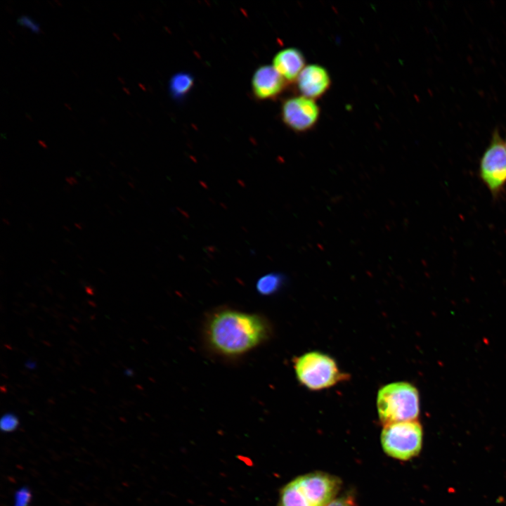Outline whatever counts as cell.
<instances>
[{"label": "cell", "instance_id": "obj_19", "mask_svg": "<svg viewBox=\"0 0 506 506\" xmlns=\"http://www.w3.org/2000/svg\"><path fill=\"white\" fill-rule=\"evenodd\" d=\"M130 371H131V370H129H129H126V372H125V374H126V375H128V376L131 375V372H130Z\"/></svg>", "mask_w": 506, "mask_h": 506}, {"label": "cell", "instance_id": "obj_10", "mask_svg": "<svg viewBox=\"0 0 506 506\" xmlns=\"http://www.w3.org/2000/svg\"><path fill=\"white\" fill-rule=\"evenodd\" d=\"M273 66L278 72L289 82L297 80L306 67L303 53L297 48L290 47L278 51L273 58Z\"/></svg>", "mask_w": 506, "mask_h": 506}, {"label": "cell", "instance_id": "obj_13", "mask_svg": "<svg viewBox=\"0 0 506 506\" xmlns=\"http://www.w3.org/2000/svg\"><path fill=\"white\" fill-rule=\"evenodd\" d=\"M193 79L190 74L187 73H178L170 81V90L175 96L185 95L192 87Z\"/></svg>", "mask_w": 506, "mask_h": 506}, {"label": "cell", "instance_id": "obj_9", "mask_svg": "<svg viewBox=\"0 0 506 506\" xmlns=\"http://www.w3.org/2000/svg\"><path fill=\"white\" fill-rule=\"evenodd\" d=\"M285 80L273 65H262L254 73L252 82L253 93L259 99L275 97L283 90Z\"/></svg>", "mask_w": 506, "mask_h": 506}, {"label": "cell", "instance_id": "obj_7", "mask_svg": "<svg viewBox=\"0 0 506 506\" xmlns=\"http://www.w3.org/2000/svg\"><path fill=\"white\" fill-rule=\"evenodd\" d=\"M281 116L290 129L304 132L316 125L319 119L320 108L313 99L303 96H295L283 103Z\"/></svg>", "mask_w": 506, "mask_h": 506}, {"label": "cell", "instance_id": "obj_3", "mask_svg": "<svg viewBox=\"0 0 506 506\" xmlns=\"http://www.w3.org/2000/svg\"><path fill=\"white\" fill-rule=\"evenodd\" d=\"M294 368L299 382L314 391L333 387L348 379L332 358L318 351L308 352L297 358Z\"/></svg>", "mask_w": 506, "mask_h": 506}, {"label": "cell", "instance_id": "obj_11", "mask_svg": "<svg viewBox=\"0 0 506 506\" xmlns=\"http://www.w3.org/2000/svg\"><path fill=\"white\" fill-rule=\"evenodd\" d=\"M277 506H313L302 491L295 479L281 490Z\"/></svg>", "mask_w": 506, "mask_h": 506}, {"label": "cell", "instance_id": "obj_17", "mask_svg": "<svg viewBox=\"0 0 506 506\" xmlns=\"http://www.w3.org/2000/svg\"><path fill=\"white\" fill-rule=\"evenodd\" d=\"M327 506H354V502L349 495L342 496L335 498Z\"/></svg>", "mask_w": 506, "mask_h": 506}, {"label": "cell", "instance_id": "obj_15", "mask_svg": "<svg viewBox=\"0 0 506 506\" xmlns=\"http://www.w3.org/2000/svg\"><path fill=\"white\" fill-rule=\"evenodd\" d=\"M31 490L27 486H22L14 493L13 506H29L32 500Z\"/></svg>", "mask_w": 506, "mask_h": 506}, {"label": "cell", "instance_id": "obj_8", "mask_svg": "<svg viewBox=\"0 0 506 506\" xmlns=\"http://www.w3.org/2000/svg\"><path fill=\"white\" fill-rule=\"evenodd\" d=\"M297 81L302 96L313 100L324 95L331 85L327 70L318 64L306 65Z\"/></svg>", "mask_w": 506, "mask_h": 506}, {"label": "cell", "instance_id": "obj_14", "mask_svg": "<svg viewBox=\"0 0 506 506\" xmlns=\"http://www.w3.org/2000/svg\"><path fill=\"white\" fill-rule=\"evenodd\" d=\"M18 417L13 413H6L2 415L0 420V428L1 432L11 433L15 431L19 426Z\"/></svg>", "mask_w": 506, "mask_h": 506}, {"label": "cell", "instance_id": "obj_16", "mask_svg": "<svg viewBox=\"0 0 506 506\" xmlns=\"http://www.w3.org/2000/svg\"><path fill=\"white\" fill-rule=\"evenodd\" d=\"M18 22L22 26L29 28L33 32L37 33L39 32V27L38 24L35 23L30 17L25 15L20 16L18 19Z\"/></svg>", "mask_w": 506, "mask_h": 506}, {"label": "cell", "instance_id": "obj_6", "mask_svg": "<svg viewBox=\"0 0 506 506\" xmlns=\"http://www.w3.org/2000/svg\"><path fill=\"white\" fill-rule=\"evenodd\" d=\"M295 480L313 506H327L342 486L339 478L323 472L307 473Z\"/></svg>", "mask_w": 506, "mask_h": 506}, {"label": "cell", "instance_id": "obj_1", "mask_svg": "<svg viewBox=\"0 0 506 506\" xmlns=\"http://www.w3.org/2000/svg\"><path fill=\"white\" fill-rule=\"evenodd\" d=\"M270 329L264 318L257 314L223 309L214 313L207 326L211 346L225 356H238L262 343Z\"/></svg>", "mask_w": 506, "mask_h": 506}, {"label": "cell", "instance_id": "obj_5", "mask_svg": "<svg viewBox=\"0 0 506 506\" xmlns=\"http://www.w3.org/2000/svg\"><path fill=\"white\" fill-rule=\"evenodd\" d=\"M479 175L494 196L498 195L506 184V147L497 130L494 131L481 158Z\"/></svg>", "mask_w": 506, "mask_h": 506}, {"label": "cell", "instance_id": "obj_18", "mask_svg": "<svg viewBox=\"0 0 506 506\" xmlns=\"http://www.w3.org/2000/svg\"><path fill=\"white\" fill-rule=\"evenodd\" d=\"M26 366H27L28 368H34V366H35V364H34L33 362H30V361H28V362L26 363Z\"/></svg>", "mask_w": 506, "mask_h": 506}, {"label": "cell", "instance_id": "obj_2", "mask_svg": "<svg viewBox=\"0 0 506 506\" xmlns=\"http://www.w3.org/2000/svg\"><path fill=\"white\" fill-rule=\"evenodd\" d=\"M377 409L383 425L416 420L420 413L418 391L405 382L387 384L377 393Z\"/></svg>", "mask_w": 506, "mask_h": 506}, {"label": "cell", "instance_id": "obj_20", "mask_svg": "<svg viewBox=\"0 0 506 506\" xmlns=\"http://www.w3.org/2000/svg\"><path fill=\"white\" fill-rule=\"evenodd\" d=\"M505 147H506V139H505Z\"/></svg>", "mask_w": 506, "mask_h": 506}, {"label": "cell", "instance_id": "obj_4", "mask_svg": "<svg viewBox=\"0 0 506 506\" xmlns=\"http://www.w3.org/2000/svg\"><path fill=\"white\" fill-rule=\"evenodd\" d=\"M381 443L388 455L401 460H408L421 450L422 427L417 420L384 425Z\"/></svg>", "mask_w": 506, "mask_h": 506}, {"label": "cell", "instance_id": "obj_12", "mask_svg": "<svg viewBox=\"0 0 506 506\" xmlns=\"http://www.w3.org/2000/svg\"><path fill=\"white\" fill-rule=\"evenodd\" d=\"M283 280V277L280 274H266L257 280L256 288L259 294L269 295L275 293L280 288Z\"/></svg>", "mask_w": 506, "mask_h": 506}]
</instances>
